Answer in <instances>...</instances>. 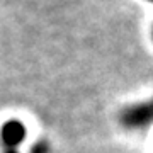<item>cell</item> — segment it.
I'll return each mask as SVG.
<instances>
[{"label": "cell", "mask_w": 153, "mask_h": 153, "mask_svg": "<svg viewBox=\"0 0 153 153\" xmlns=\"http://www.w3.org/2000/svg\"><path fill=\"white\" fill-rule=\"evenodd\" d=\"M0 138H2V143L9 148L17 146L19 143L24 141L26 138V128L21 121L12 119L7 121L5 124L2 126V131H0Z\"/></svg>", "instance_id": "cell-2"}, {"label": "cell", "mask_w": 153, "mask_h": 153, "mask_svg": "<svg viewBox=\"0 0 153 153\" xmlns=\"http://www.w3.org/2000/svg\"><path fill=\"white\" fill-rule=\"evenodd\" d=\"M33 153H48V148L44 146V145H38V146L34 148Z\"/></svg>", "instance_id": "cell-3"}, {"label": "cell", "mask_w": 153, "mask_h": 153, "mask_svg": "<svg viewBox=\"0 0 153 153\" xmlns=\"http://www.w3.org/2000/svg\"><path fill=\"white\" fill-rule=\"evenodd\" d=\"M153 121V100L146 104H138L134 107L128 109L121 114V123L126 128H140L146 126Z\"/></svg>", "instance_id": "cell-1"}, {"label": "cell", "mask_w": 153, "mask_h": 153, "mask_svg": "<svg viewBox=\"0 0 153 153\" xmlns=\"http://www.w3.org/2000/svg\"><path fill=\"white\" fill-rule=\"evenodd\" d=\"M152 2H153V0H152Z\"/></svg>", "instance_id": "cell-4"}]
</instances>
